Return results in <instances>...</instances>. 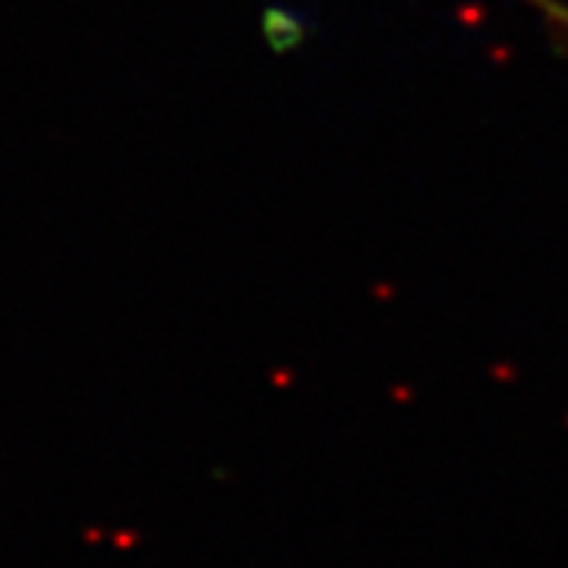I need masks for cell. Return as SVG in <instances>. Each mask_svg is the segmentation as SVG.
I'll return each instance as SVG.
<instances>
[{
  "label": "cell",
  "mask_w": 568,
  "mask_h": 568,
  "mask_svg": "<svg viewBox=\"0 0 568 568\" xmlns=\"http://www.w3.org/2000/svg\"><path fill=\"white\" fill-rule=\"evenodd\" d=\"M530 7L544 17L549 29H556V36L568 48V3L566 0H528Z\"/></svg>",
  "instance_id": "cell-1"
}]
</instances>
